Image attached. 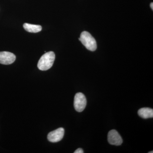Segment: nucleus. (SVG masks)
I'll return each instance as SVG.
<instances>
[{
  "label": "nucleus",
  "instance_id": "1",
  "mask_svg": "<svg viewBox=\"0 0 153 153\" xmlns=\"http://www.w3.org/2000/svg\"><path fill=\"white\" fill-rule=\"evenodd\" d=\"M55 57V53L52 51L45 53L41 56L38 61V68L42 71L48 70L53 66Z\"/></svg>",
  "mask_w": 153,
  "mask_h": 153
},
{
  "label": "nucleus",
  "instance_id": "2",
  "mask_svg": "<svg viewBox=\"0 0 153 153\" xmlns=\"http://www.w3.org/2000/svg\"><path fill=\"white\" fill-rule=\"evenodd\" d=\"M79 39L88 50L91 51H94L96 50L97 47L96 41L88 32L86 31L82 32Z\"/></svg>",
  "mask_w": 153,
  "mask_h": 153
},
{
  "label": "nucleus",
  "instance_id": "3",
  "mask_svg": "<svg viewBox=\"0 0 153 153\" xmlns=\"http://www.w3.org/2000/svg\"><path fill=\"white\" fill-rule=\"evenodd\" d=\"M87 103L86 97L83 94L77 93L74 96V105L75 109L78 112H82L85 109Z\"/></svg>",
  "mask_w": 153,
  "mask_h": 153
},
{
  "label": "nucleus",
  "instance_id": "4",
  "mask_svg": "<svg viewBox=\"0 0 153 153\" xmlns=\"http://www.w3.org/2000/svg\"><path fill=\"white\" fill-rule=\"evenodd\" d=\"M64 134V129L63 128H60L50 132L48 134L47 138L50 142L56 143L60 141L63 138Z\"/></svg>",
  "mask_w": 153,
  "mask_h": 153
},
{
  "label": "nucleus",
  "instance_id": "5",
  "mask_svg": "<svg viewBox=\"0 0 153 153\" xmlns=\"http://www.w3.org/2000/svg\"><path fill=\"white\" fill-rule=\"evenodd\" d=\"M108 140L111 145L115 146H120L123 143L122 138L115 130H112L108 132Z\"/></svg>",
  "mask_w": 153,
  "mask_h": 153
},
{
  "label": "nucleus",
  "instance_id": "6",
  "mask_svg": "<svg viewBox=\"0 0 153 153\" xmlns=\"http://www.w3.org/2000/svg\"><path fill=\"white\" fill-rule=\"evenodd\" d=\"M16 56L13 53L8 52H0V63L10 65L16 60Z\"/></svg>",
  "mask_w": 153,
  "mask_h": 153
},
{
  "label": "nucleus",
  "instance_id": "7",
  "mask_svg": "<svg viewBox=\"0 0 153 153\" xmlns=\"http://www.w3.org/2000/svg\"><path fill=\"white\" fill-rule=\"evenodd\" d=\"M138 114L144 119L153 117V109L149 108H143L139 110Z\"/></svg>",
  "mask_w": 153,
  "mask_h": 153
},
{
  "label": "nucleus",
  "instance_id": "8",
  "mask_svg": "<svg viewBox=\"0 0 153 153\" xmlns=\"http://www.w3.org/2000/svg\"><path fill=\"white\" fill-rule=\"evenodd\" d=\"M24 29L29 33H37L42 30V27L40 25H31L25 23L23 25Z\"/></svg>",
  "mask_w": 153,
  "mask_h": 153
},
{
  "label": "nucleus",
  "instance_id": "9",
  "mask_svg": "<svg viewBox=\"0 0 153 153\" xmlns=\"http://www.w3.org/2000/svg\"><path fill=\"white\" fill-rule=\"evenodd\" d=\"M84 153V152H83V150L81 148H79V149H76L75 152H74V153Z\"/></svg>",
  "mask_w": 153,
  "mask_h": 153
},
{
  "label": "nucleus",
  "instance_id": "10",
  "mask_svg": "<svg viewBox=\"0 0 153 153\" xmlns=\"http://www.w3.org/2000/svg\"><path fill=\"white\" fill-rule=\"evenodd\" d=\"M150 6H151V8L152 9V10H153V3H151Z\"/></svg>",
  "mask_w": 153,
  "mask_h": 153
},
{
  "label": "nucleus",
  "instance_id": "11",
  "mask_svg": "<svg viewBox=\"0 0 153 153\" xmlns=\"http://www.w3.org/2000/svg\"><path fill=\"white\" fill-rule=\"evenodd\" d=\"M153 151H152V152H149V153H153Z\"/></svg>",
  "mask_w": 153,
  "mask_h": 153
}]
</instances>
